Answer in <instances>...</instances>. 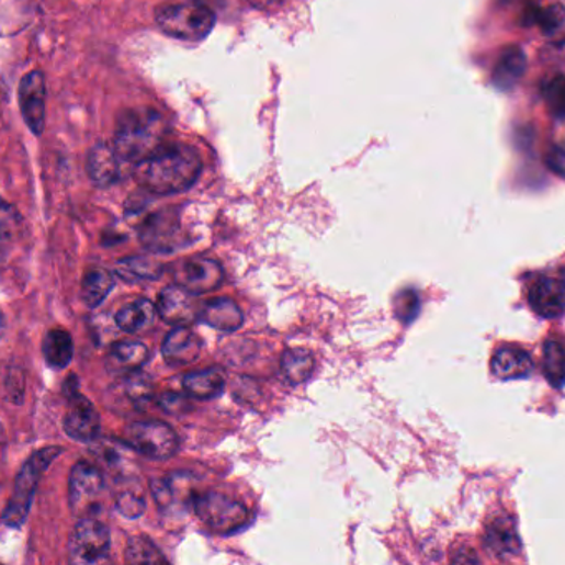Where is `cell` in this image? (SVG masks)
<instances>
[{"instance_id": "cell-1", "label": "cell", "mask_w": 565, "mask_h": 565, "mask_svg": "<svg viewBox=\"0 0 565 565\" xmlns=\"http://www.w3.org/2000/svg\"><path fill=\"white\" fill-rule=\"evenodd\" d=\"M203 170L196 149L183 143H165L133 168L136 183L151 194L170 196L190 190Z\"/></svg>"}, {"instance_id": "cell-2", "label": "cell", "mask_w": 565, "mask_h": 565, "mask_svg": "<svg viewBox=\"0 0 565 565\" xmlns=\"http://www.w3.org/2000/svg\"><path fill=\"white\" fill-rule=\"evenodd\" d=\"M167 133V122L155 110H126L116 123L113 148L122 163L138 165L165 145Z\"/></svg>"}, {"instance_id": "cell-3", "label": "cell", "mask_w": 565, "mask_h": 565, "mask_svg": "<svg viewBox=\"0 0 565 565\" xmlns=\"http://www.w3.org/2000/svg\"><path fill=\"white\" fill-rule=\"evenodd\" d=\"M155 21L159 31L168 37L181 42H201L213 32L216 15L203 0H188L159 5Z\"/></svg>"}, {"instance_id": "cell-4", "label": "cell", "mask_w": 565, "mask_h": 565, "mask_svg": "<svg viewBox=\"0 0 565 565\" xmlns=\"http://www.w3.org/2000/svg\"><path fill=\"white\" fill-rule=\"evenodd\" d=\"M61 453L64 450L60 447H47L44 450L35 451L25 461L15 477L14 493H12L11 499L5 506L4 516H2L4 526L11 529H21L24 526L42 476Z\"/></svg>"}, {"instance_id": "cell-5", "label": "cell", "mask_w": 565, "mask_h": 565, "mask_svg": "<svg viewBox=\"0 0 565 565\" xmlns=\"http://www.w3.org/2000/svg\"><path fill=\"white\" fill-rule=\"evenodd\" d=\"M193 509L200 521L214 534H234L249 521L248 508L242 502L234 501L216 491L194 496Z\"/></svg>"}, {"instance_id": "cell-6", "label": "cell", "mask_w": 565, "mask_h": 565, "mask_svg": "<svg viewBox=\"0 0 565 565\" xmlns=\"http://www.w3.org/2000/svg\"><path fill=\"white\" fill-rule=\"evenodd\" d=\"M125 443L149 460L167 461L178 453L180 438L163 421H135L125 430Z\"/></svg>"}, {"instance_id": "cell-7", "label": "cell", "mask_w": 565, "mask_h": 565, "mask_svg": "<svg viewBox=\"0 0 565 565\" xmlns=\"http://www.w3.org/2000/svg\"><path fill=\"white\" fill-rule=\"evenodd\" d=\"M109 552V528L93 516L80 519L68 542V561L78 565L100 564L106 561Z\"/></svg>"}, {"instance_id": "cell-8", "label": "cell", "mask_w": 565, "mask_h": 565, "mask_svg": "<svg viewBox=\"0 0 565 565\" xmlns=\"http://www.w3.org/2000/svg\"><path fill=\"white\" fill-rule=\"evenodd\" d=\"M105 491V479L93 464L78 461L70 473L68 502L71 512L80 518H89L99 511L100 499Z\"/></svg>"}, {"instance_id": "cell-9", "label": "cell", "mask_w": 565, "mask_h": 565, "mask_svg": "<svg viewBox=\"0 0 565 565\" xmlns=\"http://www.w3.org/2000/svg\"><path fill=\"white\" fill-rule=\"evenodd\" d=\"M139 240L151 252H171L180 245V219L171 210L159 211L143 221L139 226Z\"/></svg>"}, {"instance_id": "cell-10", "label": "cell", "mask_w": 565, "mask_h": 565, "mask_svg": "<svg viewBox=\"0 0 565 565\" xmlns=\"http://www.w3.org/2000/svg\"><path fill=\"white\" fill-rule=\"evenodd\" d=\"M156 310L165 324L173 327L191 326L201 315L194 294L178 284L168 285L159 292Z\"/></svg>"}, {"instance_id": "cell-11", "label": "cell", "mask_w": 565, "mask_h": 565, "mask_svg": "<svg viewBox=\"0 0 565 565\" xmlns=\"http://www.w3.org/2000/svg\"><path fill=\"white\" fill-rule=\"evenodd\" d=\"M19 106L25 125L35 136H41L45 126V78L42 71H29L22 77Z\"/></svg>"}, {"instance_id": "cell-12", "label": "cell", "mask_w": 565, "mask_h": 565, "mask_svg": "<svg viewBox=\"0 0 565 565\" xmlns=\"http://www.w3.org/2000/svg\"><path fill=\"white\" fill-rule=\"evenodd\" d=\"M177 284L194 295L216 291L224 281L219 262L213 259H190L178 265L174 272Z\"/></svg>"}, {"instance_id": "cell-13", "label": "cell", "mask_w": 565, "mask_h": 565, "mask_svg": "<svg viewBox=\"0 0 565 565\" xmlns=\"http://www.w3.org/2000/svg\"><path fill=\"white\" fill-rule=\"evenodd\" d=\"M70 398V407L64 418V430L71 440L90 443L95 440L100 433V417L95 407L86 398V396L74 395Z\"/></svg>"}, {"instance_id": "cell-14", "label": "cell", "mask_w": 565, "mask_h": 565, "mask_svg": "<svg viewBox=\"0 0 565 565\" xmlns=\"http://www.w3.org/2000/svg\"><path fill=\"white\" fill-rule=\"evenodd\" d=\"M528 302L532 310L541 317H561L565 312L564 279L542 275L529 287Z\"/></svg>"}, {"instance_id": "cell-15", "label": "cell", "mask_w": 565, "mask_h": 565, "mask_svg": "<svg viewBox=\"0 0 565 565\" xmlns=\"http://www.w3.org/2000/svg\"><path fill=\"white\" fill-rule=\"evenodd\" d=\"M201 349L203 342L193 330L188 327H174L165 339L161 353L168 365L187 366L200 359Z\"/></svg>"}, {"instance_id": "cell-16", "label": "cell", "mask_w": 565, "mask_h": 565, "mask_svg": "<svg viewBox=\"0 0 565 565\" xmlns=\"http://www.w3.org/2000/svg\"><path fill=\"white\" fill-rule=\"evenodd\" d=\"M484 544L499 558L515 557L521 551L515 521L509 516H498L489 522L484 534Z\"/></svg>"}, {"instance_id": "cell-17", "label": "cell", "mask_w": 565, "mask_h": 565, "mask_svg": "<svg viewBox=\"0 0 565 565\" xmlns=\"http://www.w3.org/2000/svg\"><path fill=\"white\" fill-rule=\"evenodd\" d=\"M526 68H528V58L522 48L518 45L506 47L499 54L495 70H493V83L501 92H511L524 77Z\"/></svg>"}, {"instance_id": "cell-18", "label": "cell", "mask_w": 565, "mask_h": 565, "mask_svg": "<svg viewBox=\"0 0 565 565\" xmlns=\"http://www.w3.org/2000/svg\"><path fill=\"white\" fill-rule=\"evenodd\" d=\"M120 163L122 159L116 155L112 145H97L92 148L87 161V171L90 180L100 188H109L120 180Z\"/></svg>"}, {"instance_id": "cell-19", "label": "cell", "mask_w": 565, "mask_h": 565, "mask_svg": "<svg viewBox=\"0 0 565 565\" xmlns=\"http://www.w3.org/2000/svg\"><path fill=\"white\" fill-rule=\"evenodd\" d=\"M206 326L221 332H236L245 324V314L230 298H216L207 302L200 315Z\"/></svg>"}, {"instance_id": "cell-20", "label": "cell", "mask_w": 565, "mask_h": 565, "mask_svg": "<svg viewBox=\"0 0 565 565\" xmlns=\"http://www.w3.org/2000/svg\"><path fill=\"white\" fill-rule=\"evenodd\" d=\"M491 369L499 380H516L531 375L534 365L524 350L518 347H502L493 357Z\"/></svg>"}, {"instance_id": "cell-21", "label": "cell", "mask_w": 565, "mask_h": 565, "mask_svg": "<svg viewBox=\"0 0 565 565\" xmlns=\"http://www.w3.org/2000/svg\"><path fill=\"white\" fill-rule=\"evenodd\" d=\"M184 392L196 399H213L226 386V373L221 369H206L188 373L183 378Z\"/></svg>"}, {"instance_id": "cell-22", "label": "cell", "mask_w": 565, "mask_h": 565, "mask_svg": "<svg viewBox=\"0 0 565 565\" xmlns=\"http://www.w3.org/2000/svg\"><path fill=\"white\" fill-rule=\"evenodd\" d=\"M156 314L158 310L148 298H138V301L120 308L116 312L115 321L123 332L138 334L151 326Z\"/></svg>"}, {"instance_id": "cell-23", "label": "cell", "mask_w": 565, "mask_h": 565, "mask_svg": "<svg viewBox=\"0 0 565 565\" xmlns=\"http://www.w3.org/2000/svg\"><path fill=\"white\" fill-rule=\"evenodd\" d=\"M45 362L55 370H64L74 359V340L67 330L54 329L47 332L42 342Z\"/></svg>"}, {"instance_id": "cell-24", "label": "cell", "mask_w": 565, "mask_h": 565, "mask_svg": "<svg viewBox=\"0 0 565 565\" xmlns=\"http://www.w3.org/2000/svg\"><path fill=\"white\" fill-rule=\"evenodd\" d=\"M163 268L146 256H133V258L120 259L115 274L128 284H142L161 278Z\"/></svg>"}, {"instance_id": "cell-25", "label": "cell", "mask_w": 565, "mask_h": 565, "mask_svg": "<svg viewBox=\"0 0 565 565\" xmlns=\"http://www.w3.org/2000/svg\"><path fill=\"white\" fill-rule=\"evenodd\" d=\"M115 287V275L112 272L105 271V269H90L86 275H83L82 289H80V297H82L83 304L89 308L99 307L110 292Z\"/></svg>"}, {"instance_id": "cell-26", "label": "cell", "mask_w": 565, "mask_h": 565, "mask_svg": "<svg viewBox=\"0 0 565 565\" xmlns=\"http://www.w3.org/2000/svg\"><path fill=\"white\" fill-rule=\"evenodd\" d=\"M542 370L552 386L562 388L565 385V340L561 337L545 340Z\"/></svg>"}, {"instance_id": "cell-27", "label": "cell", "mask_w": 565, "mask_h": 565, "mask_svg": "<svg viewBox=\"0 0 565 565\" xmlns=\"http://www.w3.org/2000/svg\"><path fill=\"white\" fill-rule=\"evenodd\" d=\"M315 360L305 349H289L282 353L281 370L292 385L307 382L314 373Z\"/></svg>"}, {"instance_id": "cell-28", "label": "cell", "mask_w": 565, "mask_h": 565, "mask_svg": "<svg viewBox=\"0 0 565 565\" xmlns=\"http://www.w3.org/2000/svg\"><path fill=\"white\" fill-rule=\"evenodd\" d=\"M148 347L142 342H118L110 349V362L120 370H138L148 360Z\"/></svg>"}, {"instance_id": "cell-29", "label": "cell", "mask_w": 565, "mask_h": 565, "mask_svg": "<svg viewBox=\"0 0 565 565\" xmlns=\"http://www.w3.org/2000/svg\"><path fill=\"white\" fill-rule=\"evenodd\" d=\"M125 561L128 564H159L168 558L148 538H133L126 545Z\"/></svg>"}, {"instance_id": "cell-30", "label": "cell", "mask_w": 565, "mask_h": 565, "mask_svg": "<svg viewBox=\"0 0 565 565\" xmlns=\"http://www.w3.org/2000/svg\"><path fill=\"white\" fill-rule=\"evenodd\" d=\"M529 25H538L541 31L552 32L562 27L565 22V8L561 4L547 5V8H531L526 12Z\"/></svg>"}, {"instance_id": "cell-31", "label": "cell", "mask_w": 565, "mask_h": 565, "mask_svg": "<svg viewBox=\"0 0 565 565\" xmlns=\"http://www.w3.org/2000/svg\"><path fill=\"white\" fill-rule=\"evenodd\" d=\"M125 393L135 407H146L152 398V382L148 373L133 370L126 376Z\"/></svg>"}, {"instance_id": "cell-32", "label": "cell", "mask_w": 565, "mask_h": 565, "mask_svg": "<svg viewBox=\"0 0 565 565\" xmlns=\"http://www.w3.org/2000/svg\"><path fill=\"white\" fill-rule=\"evenodd\" d=\"M542 97H544L545 105L549 112L557 118H565V77L564 75H555V77L545 80L542 86Z\"/></svg>"}, {"instance_id": "cell-33", "label": "cell", "mask_w": 565, "mask_h": 565, "mask_svg": "<svg viewBox=\"0 0 565 565\" xmlns=\"http://www.w3.org/2000/svg\"><path fill=\"white\" fill-rule=\"evenodd\" d=\"M188 396L177 392L163 393V395L159 396V407H161L165 414L171 415V417H183V415L190 414L193 410V403H191Z\"/></svg>"}, {"instance_id": "cell-34", "label": "cell", "mask_w": 565, "mask_h": 565, "mask_svg": "<svg viewBox=\"0 0 565 565\" xmlns=\"http://www.w3.org/2000/svg\"><path fill=\"white\" fill-rule=\"evenodd\" d=\"M5 395L11 403L22 405L25 396V373L21 366H9L5 375Z\"/></svg>"}, {"instance_id": "cell-35", "label": "cell", "mask_w": 565, "mask_h": 565, "mask_svg": "<svg viewBox=\"0 0 565 565\" xmlns=\"http://www.w3.org/2000/svg\"><path fill=\"white\" fill-rule=\"evenodd\" d=\"M116 509H118L123 518L138 519L145 512L146 502L142 496L135 495L132 491H125L116 498Z\"/></svg>"}, {"instance_id": "cell-36", "label": "cell", "mask_w": 565, "mask_h": 565, "mask_svg": "<svg viewBox=\"0 0 565 565\" xmlns=\"http://www.w3.org/2000/svg\"><path fill=\"white\" fill-rule=\"evenodd\" d=\"M151 493L161 509L171 508V506L174 505V501H177V499H174L173 484H171L170 477H165V479H152Z\"/></svg>"}, {"instance_id": "cell-37", "label": "cell", "mask_w": 565, "mask_h": 565, "mask_svg": "<svg viewBox=\"0 0 565 565\" xmlns=\"http://www.w3.org/2000/svg\"><path fill=\"white\" fill-rule=\"evenodd\" d=\"M417 308L418 297L415 295V292H402V294L396 297V315L403 318V320L410 321Z\"/></svg>"}, {"instance_id": "cell-38", "label": "cell", "mask_w": 565, "mask_h": 565, "mask_svg": "<svg viewBox=\"0 0 565 565\" xmlns=\"http://www.w3.org/2000/svg\"><path fill=\"white\" fill-rule=\"evenodd\" d=\"M547 165L557 177L565 178V145L555 146L547 155Z\"/></svg>"}]
</instances>
